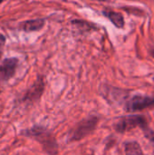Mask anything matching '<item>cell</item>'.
Instances as JSON below:
<instances>
[{"mask_svg":"<svg viewBox=\"0 0 154 155\" xmlns=\"http://www.w3.org/2000/svg\"><path fill=\"white\" fill-rule=\"evenodd\" d=\"M44 25V20L38 18V19H33V20H27L23 23L22 29L25 32H34L41 30Z\"/></svg>","mask_w":154,"mask_h":155,"instance_id":"8992f818","label":"cell"},{"mask_svg":"<svg viewBox=\"0 0 154 155\" xmlns=\"http://www.w3.org/2000/svg\"><path fill=\"white\" fill-rule=\"evenodd\" d=\"M142 128L143 130L147 126V119L143 115H129L124 116L117 121L114 124V128L116 132L123 134L126 132H130L135 128Z\"/></svg>","mask_w":154,"mask_h":155,"instance_id":"3957f363","label":"cell"},{"mask_svg":"<svg viewBox=\"0 0 154 155\" xmlns=\"http://www.w3.org/2000/svg\"><path fill=\"white\" fill-rule=\"evenodd\" d=\"M98 123L99 118L97 116H90L86 119H84L70 131L68 140L70 142H76L84 139L95 130Z\"/></svg>","mask_w":154,"mask_h":155,"instance_id":"6da1fadb","label":"cell"},{"mask_svg":"<svg viewBox=\"0 0 154 155\" xmlns=\"http://www.w3.org/2000/svg\"><path fill=\"white\" fill-rule=\"evenodd\" d=\"M27 135L35 138L39 143H41L44 146V151L50 155H55L58 151V146L56 144L55 140L52 137V135L45 131L43 127L35 126L27 132Z\"/></svg>","mask_w":154,"mask_h":155,"instance_id":"7a4b0ae2","label":"cell"},{"mask_svg":"<svg viewBox=\"0 0 154 155\" xmlns=\"http://www.w3.org/2000/svg\"><path fill=\"white\" fill-rule=\"evenodd\" d=\"M18 60L15 57L6 58L0 64V84L7 82L11 77L14 76Z\"/></svg>","mask_w":154,"mask_h":155,"instance_id":"5b68a950","label":"cell"},{"mask_svg":"<svg viewBox=\"0 0 154 155\" xmlns=\"http://www.w3.org/2000/svg\"><path fill=\"white\" fill-rule=\"evenodd\" d=\"M5 42V37H4L2 35H0V55H1V54H2V49H3V47H4Z\"/></svg>","mask_w":154,"mask_h":155,"instance_id":"8fae6325","label":"cell"},{"mask_svg":"<svg viewBox=\"0 0 154 155\" xmlns=\"http://www.w3.org/2000/svg\"><path fill=\"white\" fill-rule=\"evenodd\" d=\"M153 80H154V76H153Z\"/></svg>","mask_w":154,"mask_h":155,"instance_id":"7c38bea8","label":"cell"},{"mask_svg":"<svg viewBox=\"0 0 154 155\" xmlns=\"http://www.w3.org/2000/svg\"><path fill=\"white\" fill-rule=\"evenodd\" d=\"M43 89H44V84H43V81H37L36 84L33 86V88L29 91V93L27 94V95L25 96V98L30 99V100H34L37 99L38 97H40V95L43 93Z\"/></svg>","mask_w":154,"mask_h":155,"instance_id":"9c48e42d","label":"cell"},{"mask_svg":"<svg viewBox=\"0 0 154 155\" xmlns=\"http://www.w3.org/2000/svg\"><path fill=\"white\" fill-rule=\"evenodd\" d=\"M125 155H144L141 145L135 141L127 142L124 144Z\"/></svg>","mask_w":154,"mask_h":155,"instance_id":"ba28073f","label":"cell"},{"mask_svg":"<svg viewBox=\"0 0 154 155\" xmlns=\"http://www.w3.org/2000/svg\"><path fill=\"white\" fill-rule=\"evenodd\" d=\"M103 15L109 20H111V22L116 27L123 28L124 26V19H123V16L121 14H119L117 12H114L113 10H105V11H103Z\"/></svg>","mask_w":154,"mask_h":155,"instance_id":"52a82bcc","label":"cell"},{"mask_svg":"<svg viewBox=\"0 0 154 155\" xmlns=\"http://www.w3.org/2000/svg\"><path fill=\"white\" fill-rule=\"evenodd\" d=\"M152 105H154V97L136 94L133 95L127 103L126 108L129 112H137L152 107Z\"/></svg>","mask_w":154,"mask_h":155,"instance_id":"277c9868","label":"cell"},{"mask_svg":"<svg viewBox=\"0 0 154 155\" xmlns=\"http://www.w3.org/2000/svg\"><path fill=\"white\" fill-rule=\"evenodd\" d=\"M143 133H144V135L145 137L150 140L152 143H153V155H154V131L151 130L149 127H146L143 129Z\"/></svg>","mask_w":154,"mask_h":155,"instance_id":"30bf717a","label":"cell"}]
</instances>
